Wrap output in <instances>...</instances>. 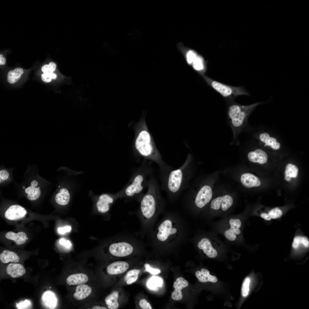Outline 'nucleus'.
Returning <instances> with one entry per match:
<instances>
[{
  "label": "nucleus",
  "instance_id": "nucleus-1",
  "mask_svg": "<svg viewBox=\"0 0 309 309\" xmlns=\"http://www.w3.org/2000/svg\"><path fill=\"white\" fill-rule=\"evenodd\" d=\"M191 229L187 221L178 213L165 211L161 219L147 236L155 246H177L190 238Z\"/></svg>",
  "mask_w": 309,
  "mask_h": 309
},
{
  "label": "nucleus",
  "instance_id": "nucleus-2",
  "mask_svg": "<svg viewBox=\"0 0 309 309\" xmlns=\"http://www.w3.org/2000/svg\"><path fill=\"white\" fill-rule=\"evenodd\" d=\"M148 190L140 202L138 209L130 213L138 218L140 225V231L136 235L142 239L153 230L159 215L165 211V199L161 193V188L154 173L150 176Z\"/></svg>",
  "mask_w": 309,
  "mask_h": 309
},
{
  "label": "nucleus",
  "instance_id": "nucleus-3",
  "mask_svg": "<svg viewBox=\"0 0 309 309\" xmlns=\"http://www.w3.org/2000/svg\"><path fill=\"white\" fill-rule=\"evenodd\" d=\"M195 169L193 156L189 153L179 168L166 172H159L161 189L166 192L169 202L174 203L183 193L193 180Z\"/></svg>",
  "mask_w": 309,
  "mask_h": 309
},
{
  "label": "nucleus",
  "instance_id": "nucleus-4",
  "mask_svg": "<svg viewBox=\"0 0 309 309\" xmlns=\"http://www.w3.org/2000/svg\"><path fill=\"white\" fill-rule=\"evenodd\" d=\"M193 180L183 193L182 205L187 213L194 218L200 216L213 198L211 187L208 183Z\"/></svg>",
  "mask_w": 309,
  "mask_h": 309
},
{
  "label": "nucleus",
  "instance_id": "nucleus-5",
  "mask_svg": "<svg viewBox=\"0 0 309 309\" xmlns=\"http://www.w3.org/2000/svg\"><path fill=\"white\" fill-rule=\"evenodd\" d=\"M153 173L151 165L144 161L134 169L128 183L117 192L119 198L124 199L126 202L136 200L140 203L148 185L150 175Z\"/></svg>",
  "mask_w": 309,
  "mask_h": 309
},
{
  "label": "nucleus",
  "instance_id": "nucleus-6",
  "mask_svg": "<svg viewBox=\"0 0 309 309\" xmlns=\"http://www.w3.org/2000/svg\"><path fill=\"white\" fill-rule=\"evenodd\" d=\"M264 103L258 102L248 105H242L233 101L230 102L228 107L227 118L233 133L231 144H239V134L243 132L247 133L251 127L248 123L249 116L257 106Z\"/></svg>",
  "mask_w": 309,
  "mask_h": 309
},
{
  "label": "nucleus",
  "instance_id": "nucleus-7",
  "mask_svg": "<svg viewBox=\"0 0 309 309\" xmlns=\"http://www.w3.org/2000/svg\"><path fill=\"white\" fill-rule=\"evenodd\" d=\"M243 216L241 214L229 215L219 221L207 223L212 231L222 235L228 241L239 243L243 239Z\"/></svg>",
  "mask_w": 309,
  "mask_h": 309
},
{
  "label": "nucleus",
  "instance_id": "nucleus-8",
  "mask_svg": "<svg viewBox=\"0 0 309 309\" xmlns=\"http://www.w3.org/2000/svg\"><path fill=\"white\" fill-rule=\"evenodd\" d=\"M234 201L233 197L229 194L213 198L202 212L199 218L208 222L217 217L225 218L231 213Z\"/></svg>",
  "mask_w": 309,
  "mask_h": 309
},
{
  "label": "nucleus",
  "instance_id": "nucleus-9",
  "mask_svg": "<svg viewBox=\"0 0 309 309\" xmlns=\"http://www.w3.org/2000/svg\"><path fill=\"white\" fill-rule=\"evenodd\" d=\"M138 238L130 233H118L111 239L109 252L112 256L118 258L130 255L135 251L136 247L141 244V239Z\"/></svg>",
  "mask_w": 309,
  "mask_h": 309
},
{
  "label": "nucleus",
  "instance_id": "nucleus-10",
  "mask_svg": "<svg viewBox=\"0 0 309 309\" xmlns=\"http://www.w3.org/2000/svg\"><path fill=\"white\" fill-rule=\"evenodd\" d=\"M189 239L196 245L199 249L210 258H214L217 256L218 251L214 247L222 244L217 234L212 230H198Z\"/></svg>",
  "mask_w": 309,
  "mask_h": 309
},
{
  "label": "nucleus",
  "instance_id": "nucleus-11",
  "mask_svg": "<svg viewBox=\"0 0 309 309\" xmlns=\"http://www.w3.org/2000/svg\"><path fill=\"white\" fill-rule=\"evenodd\" d=\"M247 133L260 145L270 148L274 150H280L284 142L276 132L264 126L251 127Z\"/></svg>",
  "mask_w": 309,
  "mask_h": 309
},
{
  "label": "nucleus",
  "instance_id": "nucleus-12",
  "mask_svg": "<svg viewBox=\"0 0 309 309\" xmlns=\"http://www.w3.org/2000/svg\"><path fill=\"white\" fill-rule=\"evenodd\" d=\"M204 78L207 84L223 97L230 102H233L237 96L249 94L242 87H234L228 85L214 80L206 76Z\"/></svg>",
  "mask_w": 309,
  "mask_h": 309
},
{
  "label": "nucleus",
  "instance_id": "nucleus-13",
  "mask_svg": "<svg viewBox=\"0 0 309 309\" xmlns=\"http://www.w3.org/2000/svg\"><path fill=\"white\" fill-rule=\"evenodd\" d=\"M119 199L117 193L114 194L104 193L98 197L96 205L98 211L102 214H107L116 201Z\"/></svg>",
  "mask_w": 309,
  "mask_h": 309
},
{
  "label": "nucleus",
  "instance_id": "nucleus-14",
  "mask_svg": "<svg viewBox=\"0 0 309 309\" xmlns=\"http://www.w3.org/2000/svg\"><path fill=\"white\" fill-rule=\"evenodd\" d=\"M247 158L250 162L263 164L267 162L268 159L267 153L260 148H257L251 150L247 154Z\"/></svg>",
  "mask_w": 309,
  "mask_h": 309
},
{
  "label": "nucleus",
  "instance_id": "nucleus-15",
  "mask_svg": "<svg viewBox=\"0 0 309 309\" xmlns=\"http://www.w3.org/2000/svg\"><path fill=\"white\" fill-rule=\"evenodd\" d=\"M27 213L25 209L22 207L17 205H11L6 211L5 216L7 219L14 220L23 217Z\"/></svg>",
  "mask_w": 309,
  "mask_h": 309
},
{
  "label": "nucleus",
  "instance_id": "nucleus-16",
  "mask_svg": "<svg viewBox=\"0 0 309 309\" xmlns=\"http://www.w3.org/2000/svg\"><path fill=\"white\" fill-rule=\"evenodd\" d=\"M188 284V281L183 278L180 277L177 278L174 282L173 286L175 289L171 294L172 298L175 300H181L183 297L181 290L187 286Z\"/></svg>",
  "mask_w": 309,
  "mask_h": 309
},
{
  "label": "nucleus",
  "instance_id": "nucleus-17",
  "mask_svg": "<svg viewBox=\"0 0 309 309\" xmlns=\"http://www.w3.org/2000/svg\"><path fill=\"white\" fill-rule=\"evenodd\" d=\"M129 268V265L126 262L119 261L114 262L107 267V271L110 275L122 274L125 272Z\"/></svg>",
  "mask_w": 309,
  "mask_h": 309
},
{
  "label": "nucleus",
  "instance_id": "nucleus-18",
  "mask_svg": "<svg viewBox=\"0 0 309 309\" xmlns=\"http://www.w3.org/2000/svg\"><path fill=\"white\" fill-rule=\"evenodd\" d=\"M242 185L246 188L257 187L261 185L259 179L254 175L248 173L242 174L240 178Z\"/></svg>",
  "mask_w": 309,
  "mask_h": 309
},
{
  "label": "nucleus",
  "instance_id": "nucleus-19",
  "mask_svg": "<svg viewBox=\"0 0 309 309\" xmlns=\"http://www.w3.org/2000/svg\"><path fill=\"white\" fill-rule=\"evenodd\" d=\"M8 274L12 278L21 277L26 272L23 266L19 264L11 263L9 264L6 269Z\"/></svg>",
  "mask_w": 309,
  "mask_h": 309
},
{
  "label": "nucleus",
  "instance_id": "nucleus-20",
  "mask_svg": "<svg viewBox=\"0 0 309 309\" xmlns=\"http://www.w3.org/2000/svg\"><path fill=\"white\" fill-rule=\"evenodd\" d=\"M92 291V288L88 285L83 284L79 285L76 288L74 297L77 300H81L88 297Z\"/></svg>",
  "mask_w": 309,
  "mask_h": 309
},
{
  "label": "nucleus",
  "instance_id": "nucleus-21",
  "mask_svg": "<svg viewBox=\"0 0 309 309\" xmlns=\"http://www.w3.org/2000/svg\"><path fill=\"white\" fill-rule=\"evenodd\" d=\"M38 183L36 180H33L31 183V186L25 189V192L27 194L28 199L30 200H35L37 199L41 194L40 187H37Z\"/></svg>",
  "mask_w": 309,
  "mask_h": 309
},
{
  "label": "nucleus",
  "instance_id": "nucleus-22",
  "mask_svg": "<svg viewBox=\"0 0 309 309\" xmlns=\"http://www.w3.org/2000/svg\"><path fill=\"white\" fill-rule=\"evenodd\" d=\"M88 278L86 274L78 273L69 276L66 280V283L69 285H79L87 282Z\"/></svg>",
  "mask_w": 309,
  "mask_h": 309
},
{
  "label": "nucleus",
  "instance_id": "nucleus-23",
  "mask_svg": "<svg viewBox=\"0 0 309 309\" xmlns=\"http://www.w3.org/2000/svg\"><path fill=\"white\" fill-rule=\"evenodd\" d=\"M195 275L198 280L201 282H210L215 283L217 281V279L216 276L211 275L209 271L205 268L202 269L201 271H197Z\"/></svg>",
  "mask_w": 309,
  "mask_h": 309
},
{
  "label": "nucleus",
  "instance_id": "nucleus-24",
  "mask_svg": "<svg viewBox=\"0 0 309 309\" xmlns=\"http://www.w3.org/2000/svg\"><path fill=\"white\" fill-rule=\"evenodd\" d=\"M70 197V194L68 190L66 188H63L61 189L59 192L56 194L55 199L58 204L65 205L69 203Z\"/></svg>",
  "mask_w": 309,
  "mask_h": 309
},
{
  "label": "nucleus",
  "instance_id": "nucleus-25",
  "mask_svg": "<svg viewBox=\"0 0 309 309\" xmlns=\"http://www.w3.org/2000/svg\"><path fill=\"white\" fill-rule=\"evenodd\" d=\"M5 236L7 239L14 241L18 245H21L24 243L27 238L26 234L23 232H19L15 233L12 231H9L6 234Z\"/></svg>",
  "mask_w": 309,
  "mask_h": 309
},
{
  "label": "nucleus",
  "instance_id": "nucleus-26",
  "mask_svg": "<svg viewBox=\"0 0 309 309\" xmlns=\"http://www.w3.org/2000/svg\"><path fill=\"white\" fill-rule=\"evenodd\" d=\"M42 300L44 305L49 309H54L56 307L57 299L52 292L47 291L44 293L42 296Z\"/></svg>",
  "mask_w": 309,
  "mask_h": 309
},
{
  "label": "nucleus",
  "instance_id": "nucleus-27",
  "mask_svg": "<svg viewBox=\"0 0 309 309\" xmlns=\"http://www.w3.org/2000/svg\"><path fill=\"white\" fill-rule=\"evenodd\" d=\"M0 260L3 263H7L9 262L17 263L19 260V258L15 252L5 250L0 254Z\"/></svg>",
  "mask_w": 309,
  "mask_h": 309
},
{
  "label": "nucleus",
  "instance_id": "nucleus-28",
  "mask_svg": "<svg viewBox=\"0 0 309 309\" xmlns=\"http://www.w3.org/2000/svg\"><path fill=\"white\" fill-rule=\"evenodd\" d=\"M118 292L114 291L108 296L105 298V301L108 308L117 309L119 307L118 301Z\"/></svg>",
  "mask_w": 309,
  "mask_h": 309
},
{
  "label": "nucleus",
  "instance_id": "nucleus-29",
  "mask_svg": "<svg viewBox=\"0 0 309 309\" xmlns=\"http://www.w3.org/2000/svg\"><path fill=\"white\" fill-rule=\"evenodd\" d=\"M308 248L309 246V241L305 236H296L294 237L292 244V248L295 250H298L301 247Z\"/></svg>",
  "mask_w": 309,
  "mask_h": 309
},
{
  "label": "nucleus",
  "instance_id": "nucleus-30",
  "mask_svg": "<svg viewBox=\"0 0 309 309\" xmlns=\"http://www.w3.org/2000/svg\"><path fill=\"white\" fill-rule=\"evenodd\" d=\"M23 72V69L19 68L9 71L7 74L8 82L10 84L14 83L20 78Z\"/></svg>",
  "mask_w": 309,
  "mask_h": 309
},
{
  "label": "nucleus",
  "instance_id": "nucleus-31",
  "mask_svg": "<svg viewBox=\"0 0 309 309\" xmlns=\"http://www.w3.org/2000/svg\"><path fill=\"white\" fill-rule=\"evenodd\" d=\"M140 271L134 269L129 271L124 277V280L126 284L130 285L135 282L137 280Z\"/></svg>",
  "mask_w": 309,
  "mask_h": 309
},
{
  "label": "nucleus",
  "instance_id": "nucleus-32",
  "mask_svg": "<svg viewBox=\"0 0 309 309\" xmlns=\"http://www.w3.org/2000/svg\"><path fill=\"white\" fill-rule=\"evenodd\" d=\"M163 284L162 278L158 277L152 276L148 281L147 286L150 289L154 290L158 287L161 286Z\"/></svg>",
  "mask_w": 309,
  "mask_h": 309
},
{
  "label": "nucleus",
  "instance_id": "nucleus-33",
  "mask_svg": "<svg viewBox=\"0 0 309 309\" xmlns=\"http://www.w3.org/2000/svg\"><path fill=\"white\" fill-rule=\"evenodd\" d=\"M298 173V169L295 165L291 163L287 164L286 167L284 174L285 176H289L296 178Z\"/></svg>",
  "mask_w": 309,
  "mask_h": 309
},
{
  "label": "nucleus",
  "instance_id": "nucleus-34",
  "mask_svg": "<svg viewBox=\"0 0 309 309\" xmlns=\"http://www.w3.org/2000/svg\"><path fill=\"white\" fill-rule=\"evenodd\" d=\"M193 68L199 72L203 71L205 69L204 62L203 58L200 56H197L192 64Z\"/></svg>",
  "mask_w": 309,
  "mask_h": 309
},
{
  "label": "nucleus",
  "instance_id": "nucleus-35",
  "mask_svg": "<svg viewBox=\"0 0 309 309\" xmlns=\"http://www.w3.org/2000/svg\"><path fill=\"white\" fill-rule=\"evenodd\" d=\"M250 282L249 278L247 277L243 282L241 288V294L243 297H246L248 294Z\"/></svg>",
  "mask_w": 309,
  "mask_h": 309
},
{
  "label": "nucleus",
  "instance_id": "nucleus-36",
  "mask_svg": "<svg viewBox=\"0 0 309 309\" xmlns=\"http://www.w3.org/2000/svg\"><path fill=\"white\" fill-rule=\"evenodd\" d=\"M268 214L272 219H276L282 216V212L278 208H275L270 211Z\"/></svg>",
  "mask_w": 309,
  "mask_h": 309
},
{
  "label": "nucleus",
  "instance_id": "nucleus-37",
  "mask_svg": "<svg viewBox=\"0 0 309 309\" xmlns=\"http://www.w3.org/2000/svg\"><path fill=\"white\" fill-rule=\"evenodd\" d=\"M56 74L53 73H45L42 74L41 76L42 80L47 83L50 82L52 79H56Z\"/></svg>",
  "mask_w": 309,
  "mask_h": 309
},
{
  "label": "nucleus",
  "instance_id": "nucleus-38",
  "mask_svg": "<svg viewBox=\"0 0 309 309\" xmlns=\"http://www.w3.org/2000/svg\"><path fill=\"white\" fill-rule=\"evenodd\" d=\"M197 56L196 53L192 50L188 52L186 55V60L187 63L189 64H192Z\"/></svg>",
  "mask_w": 309,
  "mask_h": 309
},
{
  "label": "nucleus",
  "instance_id": "nucleus-39",
  "mask_svg": "<svg viewBox=\"0 0 309 309\" xmlns=\"http://www.w3.org/2000/svg\"><path fill=\"white\" fill-rule=\"evenodd\" d=\"M144 266L145 268L146 271L149 272L151 274L155 275L160 273V270L157 269H154L150 267L149 265L148 264H145Z\"/></svg>",
  "mask_w": 309,
  "mask_h": 309
},
{
  "label": "nucleus",
  "instance_id": "nucleus-40",
  "mask_svg": "<svg viewBox=\"0 0 309 309\" xmlns=\"http://www.w3.org/2000/svg\"><path fill=\"white\" fill-rule=\"evenodd\" d=\"M139 305L140 308L143 309H152V308L150 303L144 299H141L139 301Z\"/></svg>",
  "mask_w": 309,
  "mask_h": 309
},
{
  "label": "nucleus",
  "instance_id": "nucleus-41",
  "mask_svg": "<svg viewBox=\"0 0 309 309\" xmlns=\"http://www.w3.org/2000/svg\"><path fill=\"white\" fill-rule=\"evenodd\" d=\"M30 303L29 301L25 300L23 301H21L19 303L17 306L18 309H26L28 307Z\"/></svg>",
  "mask_w": 309,
  "mask_h": 309
},
{
  "label": "nucleus",
  "instance_id": "nucleus-42",
  "mask_svg": "<svg viewBox=\"0 0 309 309\" xmlns=\"http://www.w3.org/2000/svg\"><path fill=\"white\" fill-rule=\"evenodd\" d=\"M72 229L71 225L66 226L62 227H59L58 229L59 233L63 234L66 232L70 231Z\"/></svg>",
  "mask_w": 309,
  "mask_h": 309
},
{
  "label": "nucleus",
  "instance_id": "nucleus-43",
  "mask_svg": "<svg viewBox=\"0 0 309 309\" xmlns=\"http://www.w3.org/2000/svg\"><path fill=\"white\" fill-rule=\"evenodd\" d=\"M60 243L67 248H70L72 246L71 242L68 240H66L63 238L60 239L59 241Z\"/></svg>",
  "mask_w": 309,
  "mask_h": 309
},
{
  "label": "nucleus",
  "instance_id": "nucleus-44",
  "mask_svg": "<svg viewBox=\"0 0 309 309\" xmlns=\"http://www.w3.org/2000/svg\"><path fill=\"white\" fill-rule=\"evenodd\" d=\"M9 176V173L6 171L4 170L0 171V179L2 180H6L7 179Z\"/></svg>",
  "mask_w": 309,
  "mask_h": 309
},
{
  "label": "nucleus",
  "instance_id": "nucleus-45",
  "mask_svg": "<svg viewBox=\"0 0 309 309\" xmlns=\"http://www.w3.org/2000/svg\"><path fill=\"white\" fill-rule=\"evenodd\" d=\"M41 70L43 73H51L48 64L43 65L41 68Z\"/></svg>",
  "mask_w": 309,
  "mask_h": 309
},
{
  "label": "nucleus",
  "instance_id": "nucleus-46",
  "mask_svg": "<svg viewBox=\"0 0 309 309\" xmlns=\"http://www.w3.org/2000/svg\"><path fill=\"white\" fill-rule=\"evenodd\" d=\"M260 217L265 220L269 221L272 219L268 213H262L260 215Z\"/></svg>",
  "mask_w": 309,
  "mask_h": 309
},
{
  "label": "nucleus",
  "instance_id": "nucleus-47",
  "mask_svg": "<svg viewBox=\"0 0 309 309\" xmlns=\"http://www.w3.org/2000/svg\"><path fill=\"white\" fill-rule=\"evenodd\" d=\"M50 72L51 73H53L56 70V65L54 62H50L49 64Z\"/></svg>",
  "mask_w": 309,
  "mask_h": 309
},
{
  "label": "nucleus",
  "instance_id": "nucleus-48",
  "mask_svg": "<svg viewBox=\"0 0 309 309\" xmlns=\"http://www.w3.org/2000/svg\"><path fill=\"white\" fill-rule=\"evenodd\" d=\"M6 62V60L5 58L3 57L2 54H0V64L1 65H4L5 64Z\"/></svg>",
  "mask_w": 309,
  "mask_h": 309
},
{
  "label": "nucleus",
  "instance_id": "nucleus-49",
  "mask_svg": "<svg viewBox=\"0 0 309 309\" xmlns=\"http://www.w3.org/2000/svg\"><path fill=\"white\" fill-rule=\"evenodd\" d=\"M92 309H107V308L105 307H104L101 306H94L92 308Z\"/></svg>",
  "mask_w": 309,
  "mask_h": 309
},
{
  "label": "nucleus",
  "instance_id": "nucleus-50",
  "mask_svg": "<svg viewBox=\"0 0 309 309\" xmlns=\"http://www.w3.org/2000/svg\"><path fill=\"white\" fill-rule=\"evenodd\" d=\"M291 177L289 176H285L284 179L287 181H289L291 179Z\"/></svg>",
  "mask_w": 309,
  "mask_h": 309
}]
</instances>
